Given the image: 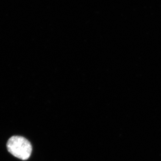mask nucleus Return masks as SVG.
Masks as SVG:
<instances>
[{"label":"nucleus","instance_id":"1","mask_svg":"<svg viewBox=\"0 0 161 161\" xmlns=\"http://www.w3.org/2000/svg\"><path fill=\"white\" fill-rule=\"evenodd\" d=\"M8 151L15 157L26 160L30 157L32 152V146L28 140L21 136H13L7 142Z\"/></svg>","mask_w":161,"mask_h":161}]
</instances>
